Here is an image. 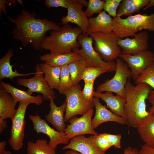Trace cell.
I'll return each instance as SVG.
<instances>
[{
  "mask_svg": "<svg viewBox=\"0 0 154 154\" xmlns=\"http://www.w3.org/2000/svg\"><path fill=\"white\" fill-rule=\"evenodd\" d=\"M7 18L15 25L11 32L13 38L20 41L24 47L31 44L37 51L42 48L47 32L59 30L61 28L56 23L46 18H37L35 12L30 13L25 9L21 10L15 19L9 15Z\"/></svg>",
  "mask_w": 154,
  "mask_h": 154,
  "instance_id": "cell-1",
  "label": "cell"
},
{
  "mask_svg": "<svg viewBox=\"0 0 154 154\" xmlns=\"http://www.w3.org/2000/svg\"><path fill=\"white\" fill-rule=\"evenodd\" d=\"M153 90L145 83L133 85L128 80L125 87L124 110L127 125L137 128L149 114L146 110V100Z\"/></svg>",
  "mask_w": 154,
  "mask_h": 154,
  "instance_id": "cell-2",
  "label": "cell"
},
{
  "mask_svg": "<svg viewBox=\"0 0 154 154\" xmlns=\"http://www.w3.org/2000/svg\"><path fill=\"white\" fill-rule=\"evenodd\" d=\"M82 33L78 27L64 25L60 30L51 31L50 35L46 36L42 42V48L49 50L52 54L71 53L73 49L80 46L78 38Z\"/></svg>",
  "mask_w": 154,
  "mask_h": 154,
  "instance_id": "cell-3",
  "label": "cell"
},
{
  "mask_svg": "<svg viewBox=\"0 0 154 154\" xmlns=\"http://www.w3.org/2000/svg\"><path fill=\"white\" fill-rule=\"evenodd\" d=\"M113 32L119 38L133 36L140 31L147 30L154 33V12L150 15L138 14L125 18H113Z\"/></svg>",
  "mask_w": 154,
  "mask_h": 154,
  "instance_id": "cell-4",
  "label": "cell"
},
{
  "mask_svg": "<svg viewBox=\"0 0 154 154\" xmlns=\"http://www.w3.org/2000/svg\"><path fill=\"white\" fill-rule=\"evenodd\" d=\"M78 41L81 46L79 49H73L72 51L77 53L84 59L87 67H100L106 69L108 72L116 71V63L104 60L93 46L94 42L92 38L87 34H80L78 37Z\"/></svg>",
  "mask_w": 154,
  "mask_h": 154,
  "instance_id": "cell-5",
  "label": "cell"
},
{
  "mask_svg": "<svg viewBox=\"0 0 154 154\" xmlns=\"http://www.w3.org/2000/svg\"><path fill=\"white\" fill-rule=\"evenodd\" d=\"M89 35L94 42V50L105 61L111 62L119 58L122 52L118 44L119 38L113 32L94 33Z\"/></svg>",
  "mask_w": 154,
  "mask_h": 154,
  "instance_id": "cell-6",
  "label": "cell"
},
{
  "mask_svg": "<svg viewBox=\"0 0 154 154\" xmlns=\"http://www.w3.org/2000/svg\"><path fill=\"white\" fill-rule=\"evenodd\" d=\"M116 68L114 76L111 79L107 80L99 85L96 91L114 93L125 98V87L127 79L131 78V70L127 64L119 58L116 60Z\"/></svg>",
  "mask_w": 154,
  "mask_h": 154,
  "instance_id": "cell-7",
  "label": "cell"
},
{
  "mask_svg": "<svg viewBox=\"0 0 154 154\" xmlns=\"http://www.w3.org/2000/svg\"><path fill=\"white\" fill-rule=\"evenodd\" d=\"M65 96L66 106L65 122L77 115L84 114L94 107L93 101L88 102L83 98L79 84L74 86Z\"/></svg>",
  "mask_w": 154,
  "mask_h": 154,
  "instance_id": "cell-8",
  "label": "cell"
},
{
  "mask_svg": "<svg viewBox=\"0 0 154 154\" xmlns=\"http://www.w3.org/2000/svg\"><path fill=\"white\" fill-rule=\"evenodd\" d=\"M36 74L33 77L29 78H19L17 84L28 88L27 92L30 95L33 93H40L42 94L43 100H48L56 97L53 90L49 86L44 76V73L40 64L35 67Z\"/></svg>",
  "mask_w": 154,
  "mask_h": 154,
  "instance_id": "cell-9",
  "label": "cell"
},
{
  "mask_svg": "<svg viewBox=\"0 0 154 154\" xmlns=\"http://www.w3.org/2000/svg\"><path fill=\"white\" fill-rule=\"evenodd\" d=\"M28 103H19L16 112L11 119L12 126L9 140L12 149L18 151L23 147L25 128V115Z\"/></svg>",
  "mask_w": 154,
  "mask_h": 154,
  "instance_id": "cell-10",
  "label": "cell"
},
{
  "mask_svg": "<svg viewBox=\"0 0 154 154\" xmlns=\"http://www.w3.org/2000/svg\"><path fill=\"white\" fill-rule=\"evenodd\" d=\"M94 112L93 108L91 109L80 117L74 116L70 118L69 120L70 124L67 125L64 132L67 138L70 140L78 135H98L92 126V117Z\"/></svg>",
  "mask_w": 154,
  "mask_h": 154,
  "instance_id": "cell-11",
  "label": "cell"
},
{
  "mask_svg": "<svg viewBox=\"0 0 154 154\" xmlns=\"http://www.w3.org/2000/svg\"><path fill=\"white\" fill-rule=\"evenodd\" d=\"M29 117L33 124L34 130L37 133H42L48 137V143L52 148L55 149L58 145H67L69 143L70 140L67 138L64 133H62L50 127L46 120L38 114L30 115Z\"/></svg>",
  "mask_w": 154,
  "mask_h": 154,
  "instance_id": "cell-12",
  "label": "cell"
},
{
  "mask_svg": "<svg viewBox=\"0 0 154 154\" xmlns=\"http://www.w3.org/2000/svg\"><path fill=\"white\" fill-rule=\"evenodd\" d=\"M88 1L85 0H77L76 2L71 4L67 9V15L62 17L61 21V24H68L69 23H74L77 25L85 35L89 25L88 19L84 11L82 10L83 6H87Z\"/></svg>",
  "mask_w": 154,
  "mask_h": 154,
  "instance_id": "cell-13",
  "label": "cell"
},
{
  "mask_svg": "<svg viewBox=\"0 0 154 154\" xmlns=\"http://www.w3.org/2000/svg\"><path fill=\"white\" fill-rule=\"evenodd\" d=\"M119 58L130 68L131 78L134 82L140 73L154 62V53L147 50L135 55L121 54Z\"/></svg>",
  "mask_w": 154,
  "mask_h": 154,
  "instance_id": "cell-14",
  "label": "cell"
},
{
  "mask_svg": "<svg viewBox=\"0 0 154 154\" xmlns=\"http://www.w3.org/2000/svg\"><path fill=\"white\" fill-rule=\"evenodd\" d=\"M133 38H119L118 44L120 47L122 54L135 55L148 50L149 35L143 31L137 33Z\"/></svg>",
  "mask_w": 154,
  "mask_h": 154,
  "instance_id": "cell-15",
  "label": "cell"
},
{
  "mask_svg": "<svg viewBox=\"0 0 154 154\" xmlns=\"http://www.w3.org/2000/svg\"><path fill=\"white\" fill-rule=\"evenodd\" d=\"M93 101L95 109V115L92 122L94 129L102 124L108 121L114 122L123 125L127 124V121L124 118L109 110L106 106L101 103L99 98L94 97Z\"/></svg>",
  "mask_w": 154,
  "mask_h": 154,
  "instance_id": "cell-16",
  "label": "cell"
},
{
  "mask_svg": "<svg viewBox=\"0 0 154 154\" xmlns=\"http://www.w3.org/2000/svg\"><path fill=\"white\" fill-rule=\"evenodd\" d=\"M89 25L86 34L94 33H110L113 32L114 19L104 10L95 17L88 18Z\"/></svg>",
  "mask_w": 154,
  "mask_h": 154,
  "instance_id": "cell-17",
  "label": "cell"
},
{
  "mask_svg": "<svg viewBox=\"0 0 154 154\" xmlns=\"http://www.w3.org/2000/svg\"><path fill=\"white\" fill-rule=\"evenodd\" d=\"M49 100L50 109L49 113L44 116L46 120L57 131L64 133L66 127L64 116L66 106V101L58 106L55 104L54 98H51Z\"/></svg>",
  "mask_w": 154,
  "mask_h": 154,
  "instance_id": "cell-18",
  "label": "cell"
},
{
  "mask_svg": "<svg viewBox=\"0 0 154 154\" xmlns=\"http://www.w3.org/2000/svg\"><path fill=\"white\" fill-rule=\"evenodd\" d=\"M73 149L82 154H105L94 144L90 137L84 135H78L71 139L69 142L62 149Z\"/></svg>",
  "mask_w": 154,
  "mask_h": 154,
  "instance_id": "cell-19",
  "label": "cell"
},
{
  "mask_svg": "<svg viewBox=\"0 0 154 154\" xmlns=\"http://www.w3.org/2000/svg\"><path fill=\"white\" fill-rule=\"evenodd\" d=\"M93 95L94 97L100 98L104 101L107 107L113 113L125 119L124 110L125 98L117 95L114 96L112 92H109L103 93L97 91H94Z\"/></svg>",
  "mask_w": 154,
  "mask_h": 154,
  "instance_id": "cell-20",
  "label": "cell"
},
{
  "mask_svg": "<svg viewBox=\"0 0 154 154\" xmlns=\"http://www.w3.org/2000/svg\"><path fill=\"white\" fill-rule=\"evenodd\" d=\"M0 85L2 86L12 96L17 103H28L33 104L39 106L43 102L42 95H38L34 96L30 95L27 92L18 89L9 83L0 81Z\"/></svg>",
  "mask_w": 154,
  "mask_h": 154,
  "instance_id": "cell-21",
  "label": "cell"
},
{
  "mask_svg": "<svg viewBox=\"0 0 154 154\" xmlns=\"http://www.w3.org/2000/svg\"><path fill=\"white\" fill-rule=\"evenodd\" d=\"M137 128L145 144L154 148V114L149 112Z\"/></svg>",
  "mask_w": 154,
  "mask_h": 154,
  "instance_id": "cell-22",
  "label": "cell"
},
{
  "mask_svg": "<svg viewBox=\"0 0 154 154\" xmlns=\"http://www.w3.org/2000/svg\"><path fill=\"white\" fill-rule=\"evenodd\" d=\"M17 104L11 95L0 85V117L11 119L16 112Z\"/></svg>",
  "mask_w": 154,
  "mask_h": 154,
  "instance_id": "cell-23",
  "label": "cell"
},
{
  "mask_svg": "<svg viewBox=\"0 0 154 154\" xmlns=\"http://www.w3.org/2000/svg\"><path fill=\"white\" fill-rule=\"evenodd\" d=\"M80 56L77 53L73 52L65 54L50 53L40 56V59L51 66L60 67L68 65Z\"/></svg>",
  "mask_w": 154,
  "mask_h": 154,
  "instance_id": "cell-24",
  "label": "cell"
},
{
  "mask_svg": "<svg viewBox=\"0 0 154 154\" xmlns=\"http://www.w3.org/2000/svg\"><path fill=\"white\" fill-rule=\"evenodd\" d=\"M13 56V49H9L5 55L0 59V80L8 78L12 80L17 77H25L35 74L36 72L20 73L13 70V65L10 63L11 58Z\"/></svg>",
  "mask_w": 154,
  "mask_h": 154,
  "instance_id": "cell-25",
  "label": "cell"
},
{
  "mask_svg": "<svg viewBox=\"0 0 154 154\" xmlns=\"http://www.w3.org/2000/svg\"><path fill=\"white\" fill-rule=\"evenodd\" d=\"M149 0H122L119 6L117 17H127L138 12L147 5Z\"/></svg>",
  "mask_w": 154,
  "mask_h": 154,
  "instance_id": "cell-26",
  "label": "cell"
},
{
  "mask_svg": "<svg viewBox=\"0 0 154 154\" xmlns=\"http://www.w3.org/2000/svg\"><path fill=\"white\" fill-rule=\"evenodd\" d=\"M40 64L44 75V78L49 86L53 90H58L60 67L52 66L44 63Z\"/></svg>",
  "mask_w": 154,
  "mask_h": 154,
  "instance_id": "cell-27",
  "label": "cell"
},
{
  "mask_svg": "<svg viewBox=\"0 0 154 154\" xmlns=\"http://www.w3.org/2000/svg\"><path fill=\"white\" fill-rule=\"evenodd\" d=\"M27 154H56L55 149L49 145L47 140L38 139L35 142L29 141L27 143Z\"/></svg>",
  "mask_w": 154,
  "mask_h": 154,
  "instance_id": "cell-28",
  "label": "cell"
},
{
  "mask_svg": "<svg viewBox=\"0 0 154 154\" xmlns=\"http://www.w3.org/2000/svg\"><path fill=\"white\" fill-rule=\"evenodd\" d=\"M85 62L80 56L68 65V68L74 86L82 80L84 70L86 67Z\"/></svg>",
  "mask_w": 154,
  "mask_h": 154,
  "instance_id": "cell-29",
  "label": "cell"
},
{
  "mask_svg": "<svg viewBox=\"0 0 154 154\" xmlns=\"http://www.w3.org/2000/svg\"><path fill=\"white\" fill-rule=\"evenodd\" d=\"M61 72L58 90L66 95L74 86L68 68V65L60 67Z\"/></svg>",
  "mask_w": 154,
  "mask_h": 154,
  "instance_id": "cell-30",
  "label": "cell"
},
{
  "mask_svg": "<svg viewBox=\"0 0 154 154\" xmlns=\"http://www.w3.org/2000/svg\"><path fill=\"white\" fill-rule=\"evenodd\" d=\"M134 83L147 84L154 90V62L140 73Z\"/></svg>",
  "mask_w": 154,
  "mask_h": 154,
  "instance_id": "cell-31",
  "label": "cell"
},
{
  "mask_svg": "<svg viewBox=\"0 0 154 154\" xmlns=\"http://www.w3.org/2000/svg\"><path fill=\"white\" fill-rule=\"evenodd\" d=\"M108 72L105 68L100 67H86L84 69L82 74V80L84 82L94 81L99 75Z\"/></svg>",
  "mask_w": 154,
  "mask_h": 154,
  "instance_id": "cell-32",
  "label": "cell"
},
{
  "mask_svg": "<svg viewBox=\"0 0 154 154\" xmlns=\"http://www.w3.org/2000/svg\"><path fill=\"white\" fill-rule=\"evenodd\" d=\"M105 0H89L87 8L84 11L87 17H91L95 13H99L104 9Z\"/></svg>",
  "mask_w": 154,
  "mask_h": 154,
  "instance_id": "cell-33",
  "label": "cell"
},
{
  "mask_svg": "<svg viewBox=\"0 0 154 154\" xmlns=\"http://www.w3.org/2000/svg\"><path fill=\"white\" fill-rule=\"evenodd\" d=\"M89 137L98 148L104 153H105L106 151L112 146L108 140L103 136L101 133Z\"/></svg>",
  "mask_w": 154,
  "mask_h": 154,
  "instance_id": "cell-34",
  "label": "cell"
},
{
  "mask_svg": "<svg viewBox=\"0 0 154 154\" xmlns=\"http://www.w3.org/2000/svg\"><path fill=\"white\" fill-rule=\"evenodd\" d=\"M122 0H105L104 10L114 18L117 17V9Z\"/></svg>",
  "mask_w": 154,
  "mask_h": 154,
  "instance_id": "cell-35",
  "label": "cell"
},
{
  "mask_svg": "<svg viewBox=\"0 0 154 154\" xmlns=\"http://www.w3.org/2000/svg\"><path fill=\"white\" fill-rule=\"evenodd\" d=\"M77 0H45L44 5L48 8L61 7L68 9L70 5Z\"/></svg>",
  "mask_w": 154,
  "mask_h": 154,
  "instance_id": "cell-36",
  "label": "cell"
},
{
  "mask_svg": "<svg viewBox=\"0 0 154 154\" xmlns=\"http://www.w3.org/2000/svg\"><path fill=\"white\" fill-rule=\"evenodd\" d=\"M84 88L82 91V94L84 99L88 102H93L94 97L93 93L94 81H89L84 82Z\"/></svg>",
  "mask_w": 154,
  "mask_h": 154,
  "instance_id": "cell-37",
  "label": "cell"
},
{
  "mask_svg": "<svg viewBox=\"0 0 154 154\" xmlns=\"http://www.w3.org/2000/svg\"><path fill=\"white\" fill-rule=\"evenodd\" d=\"M101 134L108 140L112 146H114L116 148H121V134H112L106 133Z\"/></svg>",
  "mask_w": 154,
  "mask_h": 154,
  "instance_id": "cell-38",
  "label": "cell"
},
{
  "mask_svg": "<svg viewBox=\"0 0 154 154\" xmlns=\"http://www.w3.org/2000/svg\"><path fill=\"white\" fill-rule=\"evenodd\" d=\"M138 154H154V148L144 144L139 150Z\"/></svg>",
  "mask_w": 154,
  "mask_h": 154,
  "instance_id": "cell-39",
  "label": "cell"
},
{
  "mask_svg": "<svg viewBox=\"0 0 154 154\" xmlns=\"http://www.w3.org/2000/svg\"><path fill=\"white\" fill-rule=\"evenodd\" d=\"M151 106L149 109V112L154 114V90H152L150 93L147 98Z\"/></svg>",
  "mask_w": 154,
  "mask_h": 154,
  "instance_id": "cell-40",
  "label": "cell"
},
{
  "mask_svg": "<svg viewBox=\"0 0 154 154\" xmlns=\"http://www.w3.org/2000/svg\"><path fill=\"white\" fill-rule=\"evenodd\" d=\"M139 150L135 147H128L123 151V154H138Z\"/></svg>",
  "mask_w": 154,
  "mask_h": 154,
  "instance_id": "cell-41",
  "label": "cell"
},
{
  "mask_svg": "<svg viewBox=\"0 0 154 154\" xmlns=\"http://www.w3.org/2000/svg\"><path fill=\"white\" fill-rule=\"evenodd\" d=\"M7 127V123L6 119L0 117V133L1 134L3 131Z\"/></svg>",
  "mask_w": 154,
  "mask_h": 154,
  "instance_id": "cell-42",
  "label": "cell"
},
{
  "mask_svg": "<svg viewBox=\"0 0 154 154\" xmlns=\"http://www.w3.org/2000/svg\"><path fill=\"white\" fill-rule=\"evenodd\" d=\"M7 142L6 141H3L0 143V153H2L5 151Z\"/></svg>",
  "mask_w": 154,
  "mask_h": 154,
  "instance_id": "cell-43",
  "label": "cell"
},
{
  "mask_svg": "<svg viewBox=\"0 0 154 154\" xmlns=\"http://www.w3.org/2000/svg\"><path fill=\"white\" fill-rule=\"evenodd\" d=\"M154 6V0H149L147 5L143 8V11H145L148 8Z\"/></svg>",
  "mask_w": 154,
  "mask_h": 154,
  "instance_id": "cell-44",
  "label": "cell"
},
{
  "mask_svg": "<svg viewBox=\"0 0 154 154\" xmlns=\"http://www.w3.org/2000/svg\"><path fill=\"white\" fill-rule=\"evenodd\" d=\"M64 154H82L78 152L73 149H70V150L66 151Z\"/></svg>",
  "mask_w": 154,
  "mask_h": 154,
  "instance_id": "cell-45",
  "label": "cell"
},
{
  "mask_svg": "<svg viewBox=\"0 0 154 154\" xmlns=\"http://www.w3.org/2000/svg\"><path fill=\"white\" fill-rule=\"evenodd\" d=\"M0 154H13L9 151H7L6 150L3 152L0 153Z\"/></svg>",
  "mask_w": 154,
  "mask_h": 154,
  "instance_id": "cell-46",
  "label": "cell"
},
{
  "mask_svg": "<svg viewBox=\"0 0 154 154\" xmlns=\"http://www.w3.org/2000/svg\"><path fill=\"white\" fill-rule=\"evenodd\" d=\"M105 154H106V153H105Z\"/></svg>",
  "mask_w": 154,
  "mask_h": 154,
  "instance_id": "cell-47",
  "label": "cell"
}]
</instances>
